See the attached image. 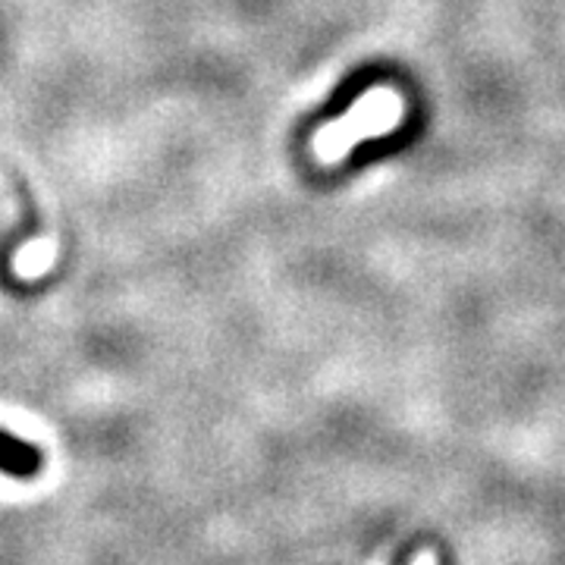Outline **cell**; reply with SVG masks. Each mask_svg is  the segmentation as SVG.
<instances>
[{
    "label": "cell",
    "mask_w": 565,
    "mask_h": 565,
    "mask_svg": "<svg viewBox=\"0 0 565 565\" xmlns=\"http://www.w3.org/2000/svg\"><path fill=\"white\" fill-rule=\"evenodd\" d=\"M41 456L32 446L20 444L7 434H0V471L7 475H17V478H32L39 475Z\"/></svg>",
    "instance_id": "1"
},
{
    "label": "cell",
    "mask_w": 565,
    "mask_h": 565,
    "mask_svg": "<svg viewBox=\"0 0 565 565\" xmlns=\"http://www.w3.org/2000/svg\"><path fill=\"white\" fill-rule=\"evenodd\" d=\"M412 565H440V559H437L434 550H424V553H418V556L412 559Z\"/></svg>",
    "instance_id": "2"
}]
</instances>
